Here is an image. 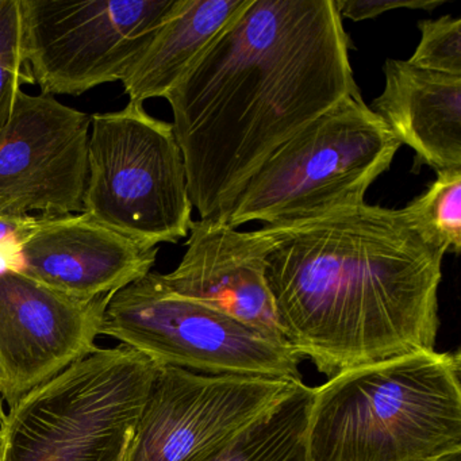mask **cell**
I'll return each mask as SVG.
<instances>
[{"label":"cell","mask_w":461,"mask_h":461,"mask_svg":"<svg viewBox=\"0 0 461 461\" xmlns=\"http://www.w3.org/2000/svg\"><path fill=\"white\" fill-rule=\"evenodd\" d=\"M158 368L126 345L99 348L7 407L2 461H129Z\"/></svg>","instance_id":"cell-5"},{"label":"cell","mask_w":461,"mask_h":461,"mask_svg":"<svg viewBox=\"0 0 461 461\" xmlns=\"http://www.w3.org/2000/svg\"><path fill=\"white\" fill-rule=\"evenodd\" d=\"M337 12L342 20L360 21L374 20L379 15L393 10H422L433 12L444 5V0H334Z\"/></svg>","instance_id":"cell-20"},{"label":"cell","mask_w":461,"mask_h":461,"mask_svg":"<svg viewBox=\"0 0 461 461\" xmlns=\"http://www.w3.org/2000/svg\"><path fill=\"white\" fill-rule=\"evenodd\" d=\"M312 388L295 383L263 417L203 461H307Z\"/></svg>","instance_id":"cell-16"},{"label":"cell","mask_w":461,"mask_h":461,"mask_svg":"<svg viewBox=\"0 0 461 461\" xmlns=\"http://www.w3.org/2000/svg\"><path fill=\"white\" fill-rule=\"evenodd\" d=\"M249 0H176L122 79L131 102L166 98Z\"/></svg>","instance_id":"cell-15"},{"label":"cell","mask_w":461,"mask_h":461,"mask_svg":"<svg viewBox=\"0 0 461 461\" xmlns=\"http://www.w3.org/2000/svg\"><path fill=\"white\" fill-rule=\"evenodd\" d=\"M23 85H34L23 50L20 0H0V131L12 118Z\"/></svg>","instance_id":"cell-18"},{"label":"cell","mask_w":461,"mask_h":461,"mask_svg":"<svg viewBox=\"0 0 461 461\" xmlns=\"http://www.w3.org/2000/svg\"><path fill=\"white\" fill-rule=\"evenodd\" d=\"M285 342L328 376L434 350L444 253L401 210L364 203L258 229Z\"/></svg>","instance_id":"cell-2"},{"label":"cell","mask_w":461,"mask_h":461,"mask_svg":"<svg viewBox=\"0 0 461 461\" xmlns=\"http://www.w3.org/2000/svg\"><path fill=\"white\" fill-rule=\"evenodd\" d=\"M401 147L360 93L345 96L256 169L225 222L283 225L361 206Z\"/></svg>","instance_id":"cell-4"},{"label":"cell","mask_w":461,"mask_h":461,"mask_svg":"<svg viewBox=\"0 0 461 461\" xmlns=\"http://www.w3.org/2000/svg\"><path fill=\"white\" fill-rule=\"evenodd\" d=\"M420 44L407 63L423 71L461 77V20L444 15L420 21Z\"/></svg>","instance_id":"cell-19"},{"label":"cell","mask_w":461,"mask_h":461,"mask_svg":"<svg viewBox=\"0 0 461 461\" xmlns=\"http://www.w3.org/2000/svg\"><path fill=\"white\" fill-rule=\"evenodd\" d=\"M5 437L4 431L0 430V461L4 458Z\"/></svg>","instance_id":"cell-23"},{"label":"cell","mask_w":461,"mask_h":461,"mask_svg":"<svg viewBox=\"0 0 461 461\" xmlns=\"http://www.w3.org/2000/svg\"><path fill=\"white\" fill-rule=\"evenodd\" d=\"M434 461H461V450L447 453V455L442 456V457L437 458Z\"/></svg>","instance_id":"cell-22"},{"label":"cell","mask_w":461,"mask_h":461,"mask_svg":"<svg viewBox=\"0 0 461 461\" xmlns=\"http://www.w3.org/2000/svg\"><path fill=\"white\" fill-rule=\"evenodd\" d=\"M23 50L45 95L122 82L176 0H20Z\"/></svg>","instance_id":"cell-8"},{"label":"cell","mask_w":461,"mask_h":461,"mask_svg":"<svg viewBox=\"0 0 461 461\" xmlns=\"http://www.w3.org/2000/svg\"><path fill=\"white\" fill-rule=\"evenodd\" d=\"M193 209L172 123L131 101L118 112L91 115L83 214L158 247L188 236Z\"/></svg>","instance_id":"cell-6"},{"label":"cell","mask_w":461,"mask_h":461,"mask_svg":"<svg viewBox=\"0 0 461 461\" xmlns=\"http://www.w3.org/2000/svg\"><path fill=\"white\" fill-rule=\"evenodd\" d=\"M158 247L128 239L88 215H41L15 245L17 271L77 299L113 295L152 272Z\"/></svg>","instance_id":"cell-12"},{"label":"cell","mask_w":461,"mask_h":461,"mask_svg":"<svg viewBox=\"0 0 461 461\" xmlns=\"http://www.w3.org/2000/svg\"><path fill=\"white\" fill-rule=\"evenodd\" d=\"M102 336L112 337L158 366L204 375H236L302 382V358L239 321L174 293L161 274L113 294Z\"/></svg>","instance_id":"cell-7"},{"label":"cell","mask_w":461,"mask_h":461,"mask_svg":"<svg viewBox=\"0 0 461 461\" xmlns=\"http://www.w3.org/2000/svg\"><path fill=\"white\" fill-rule=\"evenodd\" d=\"M34 220L36 217H32L31 214H20L0 206V247L17 245Z\"/></svg>","instance_id":"cell-21"},{"label":"cell","mask_w":461,"mask_h":461,"mask_svg":"<svg viewBox=\"0 0 461 461\" xmlns=\"http://www.w3.org/2000/svg\"><path fill=\"white\" fill-rule=\"evenodd\" d=\"M385 85L371 110L415 153L414 171L461 168V77L385 60Z\"/></svg>","instance_id":"cell-14"},{"label":"cell","mask_w":461,"mask_h":461,"mask_svg":"<svg viewBox=\"0 0 461 461\" xmlns=\"http://www.w3.org/2000/svg\"><path fill=\"white\" fill-rule=\"evenodd\" d=\"M334 0H249L167 94L188 193L225 222L256 169L304 126L360 93Z\"/></svg>","instance_id":"cell-1"},{"label":"cell","mask_w":461,"mask_h":461,"mask_svg":"<svg viewBox=\"0 0 461 461\" xmlns=\"http://www.w3.org/2000/svg\"><path fill=\"white\" fill-rule=\"evenodd\" d=\"M294 384L160 366L129 461L206 460L263 417Z\"/></svg>","instance_id":"cell-9"},{"label":"cell","mask_w":461,"mask_h":461,"mask_svg":"<svg viewBox=\"0 0 461 461\" xmlns=\"http://www.w3.org/2000/svg\"><path fill=\"white\" fill-rule=\"evenodd\" d=\"M90 129L87 113L21 91L0 131V206L20 214L83 212Z\"/></svg>","instance_id":"cell-11"},{"label":"cell","mask_w":461,"mask_h":461,"mask_svg":"<svg viewBox=\"0 0 461 461\" xmlns=\"http://www.w3.org/2000/svg\"><path fill=\"white\" fill-rule=\"evenodd\" d=\"M110 298H72L23 272L0 274V399L6 409L98 352Z\"/></svg>","instance_id":"cell-10"},{"label":"cell","mask_w":461,"mask_h":461,"mask_svg":"<svg viewBox=\"0 0 461 461\" xmlns=\"http://www.w3.org/2000/svg\"><path fill=\"white\" fill-rule=\"evenodd\" d=\"M458 352L356 366L312 388L307 461H434L461 450Z\"/></svg>","instance_id":"cell-3"},{"label":"cell","mask_w":461,"mask_h":461,"mask_svg":"<svg viewBox=\"0 0 461 461\" xmlns=\"http://www.w3.org/2000/svg\"><path fill=\"white\" fill-rule=\"evenodd\" d=\"M161 277L174 293L287 344L267 285L258 231H240L214 218L193 221L179 266Z\"/></svg>","instance_id":"cell-13"},{"label":"cell","mask_w":461,"mask_h":461,"mask_svg":"<svg viewBox=\"0 0 461 461\" xmlns=\"http://www.w3.org/2000/svg\"><path fill=\"white\" fill-rule=\"evenodd\" d=\"M6 417V407H5L4 402L0 399V422Z\"/></svg>","instance_id":"cell-24"},{"label":"cell","mask_w":461,"mask_h":461,"mask_svg":"<svg viewBox=\"0 0 461 461\" xmlns=\"http://www.w3.org/2000/svg\"><path fill=\"white\" fill-rule=\"evenodd\" d=\"M412 228L444 255L461 250V168L437 172L425 193L402 209Z\"/></svg>","instance_id":"cell-17"}]
</instances>
